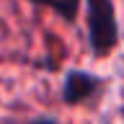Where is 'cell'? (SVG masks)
Listing matches in <instances>:
<instances>
[{"label": "cell", "instance_id": "3957f363", "mask_svg": "<svg viewBox=\"0 0 124 124\" xmlns=\"http://www.w3.org/2000/svg\"><path fill=\"white\" fill-rule=\"evenodd\" d=\"M34 5H41V8H49L52 13H57L62 21L72 23L78 18V10H80V0H29Z\"/></svg>", "mask_w": 124, "mask_h": 124}, {"label": "cell", "instance_id": "6da1fadb", "mask_svg": "<svg viewBox=\"0 0 124 124\" xmlns=\"http://www.w3.org/2000/svg\"><path fill=\"white\" fill-rule=\"evenodd\" d=\"M88 46L93 57H108L119 44V21L111 0H85Z\"/></svg>", "mask_w": 124, "mask_h": 124}, {"label": "cell", "instance_id": "7a4b0ae2", "mask_svg": "<svg viewBox=\"0 0 124 124\" xmlns=\"http://www.w3.org/2000/svg\"><path fill=\"white\" fill-rule=\"evenodd\" d=\"M101 85H103V80H101L98 75H93V72L67 70V72H65V83H62V101H65L67 106H78V103L93 98Z\"/></svg>", "mask_w": 124, "mask_h": 124}, {"label": "cell", "instance_id": "277c9868", "mask_svg": "<svg viewBox=\"0 0 124 124\" xmlns=\"http://www.w3.org/2000/svg\"><path fill=\"white\" fill-rule=\"evenodd\" d=\"M29 124H60L57 119H49V116H41V119H34V122H29Z\"/></svg>", "mask_w": 124, "mask_h": 124}]
</instances>
